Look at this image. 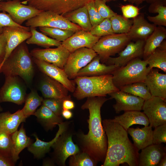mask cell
Instances as JSON below:
<instances>
[{
  "mask_svg": "<svg viewBox=\"0 0 166 166\" xmlns=\"http://www.w3.org/2000/svg\"><path fill=\"white\" fill-rule=\"evenodd\" d=\"M12 141L11 158L15 163L19 159V154L32 143L33 140L26 135L22 124L20 129L11 134Z\"/></svg>",
  "mask_w": 166,
  "mask_h": 166,
  "instance_id": "cell-30",
  "label": "cell"
},
{
  "mask_svg": "<svg viewBox=\"0 0 166 166\" xmlns=\"http://www.w3.org/2000/svg\"><path fill=\"white\" fill-rule=\"evenodd\" d=\"M43 100V98L39 95L37 91H31L26 97L24 106L22 109L26 118L34 115L37 108L42 104Z\"/></svg>",
  "mask_w": 166,
  "mask_h": 166,
  "instance_id": "cell-36",
  "label": "cell"
},
{
  "mask_svg": "<svg viewBox=\"0 0 166 166\" xmlns=\"http://www.w3.org/2000/svg\"><path fill=\"white\" fill-rule=\"evenodd\" d=\"M132 21L130 30L126 34L131 40L145 41L156 26L154 24L149 23L145 18L143 13L139 14L133 18Z\"/></svg>",
  "mask_w": 166,
  "mask_h": 166,
  "instance_id": "cell-24",
  "label": "cell"
},
{
  "mask_svg": "<svg viewBox=\"0 0 166 166\" xmlns=\"http://www.w3.org/2000/svg\"><path fill=\"white\" fill-rule=\"evenodd\" d=\"M131 39L125 34H114L100 38L92 49L104 63L111 56L123 50Z\"/></svg>",
  "mask_w": 166,
  "mask_h": 166,
  "instance_id": "cell-6",
  "label": "cell"
},
{
  "mask_svg": "<svg viewBox=\"0 0 166 166\" xmlns=\"http://www.w3.org/2000/svg\"><path fill=\"white\" fill-rule=\"evenodd\" d=\"M107 139V149L102 166H119L126 163L138 166L139 150L130 140L127 131L112 119L102 121Z\"/></svg>",
  "mask_w": 166,
  "mask_h": 166,
  "instance_id": "cell-2",
  "label": "cell"
},
{
  "mask_svg": "<svg viewBox=\"0 0 166 166\" xmlns=\"http://www.w3.org/2000/svg\"><path fill=\"white\" fill-rule=\"evenodd\" d=\"M2 33L6 38V44L5 55L0 66V69L4 62L14 50L32 35L30 27L26 26H5L3 28Z\"/></svg>",
  "mask_w": 166,
  "mask_h": 166,
  "instance_id": "cell-14",
  "label": "cell"
},
{
  "mask_svg": "<svg viewBox=\"0 0 166 166\" xmlns=\"http://www.w3.org/2000/svg\"><path fill=\"white\" fill-rule=\"evenodd\" d=\"M9 26H15L22 27L14 22L9 14L4 12L0 13V33H2L4 27Z\"/></svg>",
  "mask_w": 166,
  "mask_h": 166,
  "instance_id": "cell-48",
  "label": "cell"
},
{
  "mask_svg": "<svg viewBox=\"0 0 166 166\" xmlns=\"http://www.w3.org/2000/svg\"><path fill=\"white\" fill-rule=\"evenodd\" d=\"M94 0H26L22 3L24 5L27 4L42 11H51L63 16Z\"/></svg>",
  "mask_w": 166,
  "mask_h": 166,
  "instance_id": "cell-8",
  "label": "cell"
},
{
  "mask_svg": "<svg viewBox=\"0 0 166 166\" xmlns=\"http://www.w3.org/2000/svg\"><path fill=\"white\" fill-rule=\"evenodd\" d=\"M95 6L99 14L104 19L110 18L117 14L106 4V2L102 0H94Z\"/></svg>",
  "mask_w": 166,
  "mask_h": 166,
  "instance_id": "cell-45",
  "label": "cell"
},
{
  "mask_svg": "<svg viewBox=\"0 0 166 166\" xmlns=\"http://www.w3.org/2000/svg\"><path fill=\"white\" fill-rule=\"evenodd\" d=\"M148 11L152 13H158L155 16H148V20L156 26H166V1H160L150 4Z\"/></svg>",
  "mask_w": 166,
  "mask_h": 166,
  "instance_id": "cell-35",
  "label": "cell"
},
{
  "mask_svg": "<svg viewBox=\"0 0 166 166\" xmlns=\"http://www.w3.org/2000/svg\"><path fill=\"white\" fill-rule=\"evenodd\" d=\"M24 42L12 52L2 65L0 73L6 76H19L27 83L31 82L34 74L33 57Z\"/></svg>",
  "mask_w": 166,
  "mask_h": 166,
  "instance_id": "cell-3",
  "label": "cell"
},
{
  "mask_svg": "<svg viewBox=\"0 0 166 166\" xmlns=\"http://www.w3.org/2000/svg\"><path fill=\"white\" fill-rule=\"evenodd\" d=\"M94 1L89 2L86 5L92 27L98 25L104 19L98 12L95 6Z\"/></svg>",
  "mask_w": 166,
  "mask_h": 166,
  "instance_id": "cell-44",
  "label": "cell"
},
{
  "mask_svg": "<svg viewBox=\"0 0 166 166\" xmlns=\"http://www.w3.org/2000/svg\"><path fill=\"white\" fill-rule=\"evenodd\" d=\"M65 98L62 99L44 98L43 100L42 104L47 107L57 115L61 116V113L63 109L62 102Z\"/></svg>",
  "mask_w": 166,
  "mask_h": 166,
  "instance_id": "cell-43",
  "label": "cell"
},
{
  "mask_svg": "<svg viewBox=\"0 0 166 166\" xmlns=\"http://www.w3.org/2000/svg\"><path fill=\"white\" fill-rule=\"evenodd\" d=\"M97 164L89 154L81 151L69 157L70 166H95Z\"/></svg>",
  "mask_w": 166,
  "mask_h": 166,
  "instance_id": "cell-40",
  "label": "cell"
},
{
  "mask_svg": "<svg viewBox=\"0 0 166 166\" xmlns=\"http://www.w3.org/2000/svg\"><path fill=\"white\" fill-rule=\"evenodd\" d=\"M97 55L92 48L86 47L79 48L70 53L63 68L69 78L74 79L78 72Z\"/></svg>",
  "mask_w": 166,
  "mask_h": 166,
  "instance_id": "cell-10",
  "label": "cell"
},
{
  "mask_svg": "<svg viewBox=\"0 0 166 166\" xmlns=\"http://www.w3.org/2000/svg\"><path fill=\"white\" fill-rule=\"evenodd\" d=\"M144 82L152 96L166 99V74L159 72L156 69H151L147 75Z\"/></svg>",
  "mask_w": 166,
  "mask_h": 166,
  "instance_id": "cell-21",
  "label": "cell"
},
{
  "mask_svg": "<svg viewBox=\"0 0 166 166\" xmlns=\"http://www.w3.org/2000/svg\"><path fill=\"white\" fill-rule=\"evenodd\" d=\"M148 67L152 69L157 68L166 73V43L164 40L159 47L146 60Z\"/></svg>",
  "mask_w": 166,
  "mask_h": 166,
  "instance_id": "cell-33",
  "label": "cell"
},
{
  "mask_svg": "<svg viewBox=\"0 0 166 166\" xmlns=\"http://www.w3.org/2000/svg\"><path fill=\"white\" fill-rule=\"evenodd\" d=\"M15 164V163L11 158L0 154V166H13Z\"/></svg>",
  "mask_w": 166,
  "mask_h": 166,
  "instance_id": "cell-50",
  "label": "cell"
},
{
  "mask_svg": "<svg viewBox=\"0 0 166 166\" xmlns=\"http://www.w3.org/2000/svg\"><path fill=\"white\" fill-rule=\"evenodd\" d=\"M6 42L3 33H0V56L4 57L5 53Z\"/></svg>",
  "mask_w": 166,
  "mask_h": 166,
  "instance_id": "cell-51",
  "label": "cell"
},
{
  "mask_svg": "<svg viewBox=\"0 0 166 166\" xmlns=\"http://www.w3.org/2000/svg\"><path fill=\"white\" fill-rule=\"evenodd\" d=\"M70 22L78 25L82 30L90 32L92 26L86 5L63 15Z\"/></svg>",
  "mask_w": 166,
  "mask_h": 166,
  "instance_id": "cell-32",
  "label": "cell"
},
{
  "mask_svg": "<svg viewBox=\"0 0 166 166\" xmlns=\"http://www.w3.org/2000/svg\"><path fill=\"white\" fill-rule=\"evenodd\" d=\"M39 28L43 34L61 42L65 41L75 32L71 30L48 27H39Z\"/></svg>",
  "mask_w": 166,
  "mask_h": 166,
  "instance_id": "cell-39",
  "label": "cell"
},
{
  "mask_svg": "<svg viewBox=\"0 0 166 166\" xmlns=\"http://www.w3.org/2000/svg\"><path fill=\"white\" fill-rule=\"evenodd\" d=\"M39 89L44 98L62 99L68 96V90L61 83L44 74Z\"/></svg>",
  "mask_w": 166,
  "mask_h": 166,
  "instance_id": "cell-22",
  "label": "cell"
},
{
  "mask_svg": "<svg viewBox=\"0 0 166 166\" xmlns=\"http://www.w3.org/2000/svg\"><path fill=\"white\" fill-rule=\"evenodd\" d=\"M55 163L52 159H46L44 160L42 163L43 166H54Z\"/></svg>",
  "mask_w": 166,
  "mask_h": 166,
  "instance_id": "cell-54",
  "label": "cell"
},
{
  "mask_svg": "<svg viewBox=\"0 0 166 166\" xmlns=\"http://www.w3.org/2000/svg\"><path fill=\"white\" fill-rule=\"evenodd\" d=\"M75 106L74 102L71 99L70 95L65 98L62 102V107L63 109L71 110L73 109Z\"/></svg>",
  "mask_w": 166,
  "mask_h": 166,
  "instance_id": "cell-49",
  "label": "cell"
},
{
  "mask_svg": "<svg viewBox=\"0 0 166 166\" xmlns=\"http://www.w3.org/2000/svg\"><path fill=\"white\" fill-rule=\"evenodd\" d=\"M101 37L92 34L89 32L81 30L61 42L70 53L82 47L92 48Z\"/></svg>",
  "mask_w": 166,
  "mask_h": 166,
  "instance_id": "cell-19",
  "label": "cell"
},
{
  "mask_svg": "<svg viewBox=\"0 0 166 166\" xmlns=\"http://www.w3.org/2000/svg\"><path fill=\"white\" fill-rule=\"evenodd\" d=\"M26 26L36 28L45 26L71 30L74 32L82 30L61 15L50 11H42L38 15L27 21Z\"/></svg>",
  "mask_w": 166,
  "mask_h": 166,
  "instance_id": "cell-7",
  "label": "cell"
},
{
  "mask_svg": "<svg viewBox=\"0 0 166 166\" xmlns=\"http://www.w3.org/2000/svg\"><path fill=\"white\" fill-rule=\"evenodd\" d=\"M61 116L63 118L68 120L73 117V114L70 110L63 109L61 113Z\"/></svg>",
  "mask_w": 166,
  "mask_h": 166,
  "instance_id": "cell-53",
  "label": "cell"
},
{
  "mask_svg": "<svg viewBox=\"0 0 166 166\" xmlns=\"http://www.w3.org/2000/svg\"><path fill=\"white\" fill-rule=\"evenodd\" d=\"M33 57L53 64L63 69L70 53L61 44L55 48H35L30 52Z\"/></svg>",
  "mask_w": 166,
  "mask_h": 166,
  "instance_id": "cell-15",
  "label": "cell"
},
{
  "mask_svg": "<svg viewBox=\"0 0 166 166\" xmlns=\"http://www.w3.org/2000/svg\"><path fill=\"white\" fill-rule=\"evenodd\" d=\"M12 145L11 135L0 130V154L11 158Z\"/></svg>",
  "mask_w": 166,
  "mask_h": 166,
  "instance_id": "cell-41",
  "label": "cell"
},
{
  "mask_svg": "<svg viewBox=\"0 0 166 166\" xmlns=\"http://www.w3.org/2000/svg\"><path fill=\"white\" fill-rule=\"evenodd\" d=\"M112 74L100 76H77L74 81L77 85L73 95L77 100L85 98L106 97L117 91L113 81Z\"/></svg>",
  "mask_w": 166,
  "mask_h": 166,
  "instance_id": "cell-4",
  "label": "cell"
},
{
  "mask_svg": "<svg viewBox=\"0 0 166 166\" xmlns=\"http://www.w3.org/2000/svg\"><path fill=\"white\" fill-rule=\"evenodd\" d=\"M118 68L114 65H107L100 62L99 56L97 55L86 66L77 73V76H100L112 74Z\"/></svg>",
  "mask_w": 166,
  "mask_h": 166,
  "instance_id": "cell-25",
  "label": "cell"
},
{
  "mask_svg": "<svg viewBox=\"0 0 166 166\" xmlns=\"http://www.w3.org/2000/svg\"><path fill=\"white\" fill-rule=\"evenodd\" d=\"M92 35L100 37L114 34L109 18L104 19L89 32Z\"/></svg>",
  "mask_w": 166,
  "mask_h": 166,
  "instance_id": "cell-42",
  "label": "cell"
},
{
  "mask_svg": "<svg viewBox=\"0 0 166 166\" xmlns=\"http://www.w3.org/2000/svg\"><path fill=\"white\" fill-rule=\"evenodd\" d=\"M22 109L13 113L9 111L0 113V130L11 135L18 130L22 123L26 121Z\"/></svg>",
  "mask_w": 166,
  "mask_h": 166,
  "instance_id": "cell-26",
  "label": "cell"
},
{
  "mask_svg": "<svg viewBox=\"0 0 166 166\" xmlns=\"http://www.w3.org/2000/svg\"><path fill=\"white\" fill-rule=\"evenodd\" d=\"M165 155L166 148L162 143L153 144L141 149L139 155L138 166H157Z\"/></svg>",
  "mask_w": 166,
  "mask_h": 166,
  "instance_id": "cell-23",
  "label": "cell"
},
{
  "mask_svg": "<svg viewBox=\"0 0 166 166\" xmlns=\"http://www.w3.org/2000/svg\"><path fill=\"white\" fill-rule=\"evenodd\" d=\"M0 10L7 13L12 20L20 25L42 11L30 5L22 4L20 0L1 2Z\"/></svg>",
  "mask_w": 166,
  "mask_h": 166,
  "instance_id": "cell-11",
  "label": "cell"
},
{
  "mask_svg": "<svg viewBox=\"0 0 166 166\" xmlns=\"http://www.w3.org/2000/svg\"><path fill=\"white\" fill-rule=\"evenodd\" d=\"M0 89V102H9L20 105L25 103L26 93L18 77H5Z\"/></svg>",
  "mask_w": 166,
  "mask_h": 166,
  "instance_id": "cell-13",
  "label": "cell"
},
{
  "mask_svg": "<svg viewBox=\"0 0 166 166\" xmlns=\"http://www.w3.org/2000/svg\"><path fill=\"white\" fill-rule=\"evenodd\" d=\"M125 2H128L136 5H139L142 3L146 2L151 4L154 2L160 1H166V0H122Z\"/></svg>",
  "mask_w": 166,
  "mask_h": 166,
  "instance_id": "cell-52",
  "label": "cell"
},
{
  "mask_svg": "<svg viewBox=\"0 0 166 166\" xmlns=\"http://www.w3.org/2000/svg\"><path fill=\"white\" fill-rule=\"evenodd\" d=\"M145 41L137 40L130 42L119 53L118 57H110L105 63L107 65H114L118 68L123 67L132 60L143 57Z\"/></svg>",
  "mask_w": 166,
  "mask_h": 166,
  "instance_id": "cell-16",
  "label": "cell"
},
{
  "mask_svg": "<svg viewBox=\"0 0 166 166\" xmlns=\"http://www.w3.org/2000/svg\"><path fill=\"white\" fill-rule=\"evenodd\" d=\"M4 58V57L0 56V66L2 64Z\"/></svg>",
  "mask_w": 166,
  "mask_h": 166,
  "instance_id": "cell-56",
  "label": "cell"
},
{
  "mask_svg": "<svg viewBox=\"0 0 166 166\" xmlns=\"http://www.w3.org/2000/svg\"><path fill=\"white\" fill-rule=\"evenodd\" d=\"M120 90L139 97L144 101L152 96L149 90L144 82H136L120 87Z\"/></svg>",
  "mask_w": 166,
  "mask_h": 166,
  "instance_id": "cell-37",
  "label": "cell"
},
{
  "mask_svg": "<svg viewBox=\"0 0 166 166\" xmlns=\"http://www.w3.org/2000/svg\"><path fill=\"white\" fill-rule=\"evenodd\" d=\"M127 132L132 137L134 144L139 151L153 144V130L150 125L141 128H129Z\"/></svg>",
  "mask_w": 166,
  "mask_h": 166,
  "instance_id": "cell-28",
  "label": "cell"
},
{
  "mask_svg": "<svg viewBox=\"0 0 166 166\" xmlns=\"http://www.w3.org/2000/svg\"><path fill=\"white\" fill-rule=\"evenodd\" d=\"M110 98L114 99L116 104L113 107L117 113L121 112L129 111H140L144 100L137 97L121 90L114 92L109 94Z\"/></svg>",
  "mask_w": 166,
  "mask_h": 166,
  "instance_id": "cell-18",
  "label": "cell"
},
{
  "mask_svg": "<svg viewBox=\"0 0 166 166\" xmlns=\"http://www.w3.org/2000/svg\"><path fill=\"white\" fill-rule=\"evenodd\" d=\"M3 0H6V1H8L9 0H0V2L1 1H3Z\"/></svg>",
  "mask_w": 166,
  "mask_h": 166,
  "instance_id": "cell-59",
  "label": "cell"
},
{
  "mask_svg": "<svg viewBox=\"0 0 166 166\" xmlns=\"http://www.w3.org/2000/svg\"><path fill=\"white\" fill-rule=\"evenodd\" d=\"M34 62L44 74L58 81L73 93L76 88L73 80L69 78L64 69L53 64L33 57Z\"/></svg>",
  "mask_w": 166,
  "mask_h": 166,
  "instance_id": "cell-17",
  "label": "cell"
},
{
  "mask_svg": "<svg viewBox=\"0 0 166 166\" xmlns=\"http://www.w3.org/2000/svg\"><path fill=\"white\" fill-rule=\"evenodd\" d=\"M69 127L58 137L51 147L53 150L52 159L59 166H65L67 159L80 151L78 146L73 140V133L69 130Z\"/></svg>",
  "mask_w": 166,
  "mask_h": 166,
  "instance_id": "cell-9",
  "label": "cell"
},
{
  "mask_svg": "<svg viewBox=\"0 0 166 166\" xmlns=\"http://www.w3.org/2000/svg\"><path fill=\"white\" fill-rule=\"evenodd\" d=\"M30 30L32 35L26 40V42L27 44H35L46 48L53 46L58 47L61 44V42L38 31L36 28L30 27Z\"/></svg>",
  "mask_w": 166,
  "mask_h": 166,
  "instance_id": "cell-34",
  "label": "cell"
},
{
  "mask_svg": "<svg viewBox=\"0 0 166 166\" xmlns=\"http://www.w3.org/2000/svg\"><path fill=\"white\" fill-rule=\"evenodd\" d=\"M122 126L127 131L130 127L134 124H139L147 126L149 122L147 116L140 111H124L122 115L115 116L112 119Z\"/></svg>",
  "mask_w": 166,
  "mask_h": 166,
  "instance_id": "cell-29",
  "label": "cell"
},
{
  "mask_svg": "<svg viewBox=\"0 0 166 166\" xmlns=\"http://www.w3.org/2000/svg\"><path fill=\"white\" fill-rule=\"evenodd\" d=\"M142 110L152 127L166 124V99L158 97L152 96L144 101Z\"/></svg>",
  "mask_w": 166,
  "mask_h": 166,
  "instance_id": "cell-12",
  "label": "cell"
},
{
  "mask_svg": "<svg viewBox=\"0 0 166 166\" xmlns=\"http://www.w3.org/2000/svg\"><path fill=\"white\" fill-rule=\"evenodd\" d=\"M2 107H1V105H0V112H1V111H2Z\"/></svg>",
  "mask_w": 166,
  "mask_h": 166,
  "instance_id": "cell-58",
  "label": "cell"
},
{
  "mask_svg": "<svg viewBox=\"0 0 166 166\" xmlns=\"http://www.w3.org/2000/svg\"><path fill=\"white\" fill-rule=\"evenodd\" d=\"M158 166H166V155H165L160 160Z\"/></svg>",
  "mask_w": 166,
  "mask_h": 166,
  "instance_id": "cell-55",
  "label": "cell"
},
{
  "mask_svg": "<svg viewBox=\"0 0 166 166\" xmlns=\"http://www.w3.org/2000/svg\"><path fill=\"white\" fill-rule=\"evenodd\" d=\"M103 0V1H105V2H108L111 1H115V0Z\"/></svg>",
  "mask_w": 166,
  "mask_h": 166,
  "instance_id": "cell-57",
  "label": "cell"
},
{
  "mask_svg": "<svg viewBox=\"0 0 166 166\" xmlns=\"http://www.w3.org/2000/svg\"><path fill=\"white\" fill-rule=\"evenodd\" d=\"M34 115L45 131L52 130L57 125L63 122L62 116L57 115L47 107L42 104Z\"/></svg>",
  "mask_w": 166,
  "mask_h": 166,
  "instance_id": "cell-27",
  "label": "cell"
},
{
  "mask_svg": "<svg viewBox=\"0 0 166 166\" xmlns=\"http://www.w3.org/2000/svg\"><path fill=\"white\" fill-rule=\"evenodd\" d=\"M110 99L105 97H87L81 107L82 109L89 110V116L87 120L88 133L80 132L77 135L80 148L97 163L104 162L108 145L107 136L102 124L101 109L104 104Z\"/></svg>",
  "mask_w": 166,
  "mask_h": 166,
  "instance_id": "cell-1",
  "label": "cell"
},
{
  "mask_svg": "<svg viewBox=\"0 0 166 166\" xmlns=\"http://www.w3.org/2000/svg\"><path fill=\"white\" fill-rule=\"evenodd\" d=\"M166 38V29L163 26H156L153 32L145 41L143 57L146 60L160 46Z\"/></svg>",
  "mask_w": 166,
  "mask_h": 166,
  "instance_id": "cell-31",
  "label": "cell"
},
{
  "mask_svg": "<svg viewBox=\"0 0 166 166\" xmlns=\"http://www.w3.org/2000/svg\"><path fill=\"white\" fill-rule=\"evenodd\" d=\"M70 124V121H66L58 124V129L55 137L49 142L40 140L36 133H33V135L35 138L36 140L27 147L28 150L33 154L34 158L37 159L42 158L50 151L53 144L58 137L69 127Z\"/></svg>",
  "mask_w": 166,
  "mask_h": 166,
  "instance_id": "cell-20",
  "label": "cell"
},
{
  "mask_svg": "<svg viewBox=\"0 0 166 166\" xmlns=\"http://www.w3.org/2000/svg\"><path fill=\"white\" fill-rule=\"evenodd\" d=\"M153 131V144H158L166 142V124L159 125Z\"/></svg>",
  "mask_w": 166,
  "mask_h": 166,
  "instance_id": "cell-46",
  "label": "cell"
},
{
  "mask_svg": "<svg viewBox=\"0 0 166 166\" xmlns=\"http://www.w3.org/2000/svg\"><path fill=\"white\" fill-rule=\"evenodd\" d=\"M146 60L135 59L125 66L117 68L112 73L113 81L118 88L136 82H144L151 69L147 67Z\"/></svg>",
  "mask_w": 166,
  "mask_h": 166,
  "instance_id": "cell-5",
  "label": "cell"
},
{
  "mask_svg": "<svg viewBox=\"0 0 166 166\" xmlns=\"http://www.w3.org/2000/svg\"><path fill=\"white\" fill-rule=\"evenodd\" d=\"M109 19L114 34H127L129 31L132 23V20L117 14Z\"/></svg>",
  "mask_w": 166,
  "mask_h": 166,
  "instance_id": "cell-38",
  "label": "cell"
},
{
  "mask_svg": "<svg viewBox=\"0 0 166 166\" xmlns=\"http://www.w3.org/2000/svg\"><path fill=\"white\" fill-rule=\"evenodd\" d=\"M121 8L123 16L126 18H133L139 14L140 8L132 4L122 5Z\"/></svg>",
  "mask_w": 166,
  "mask_h": 166,
  "instance_id": "cell-47",
  "label": "cell"
}]
</instances>
